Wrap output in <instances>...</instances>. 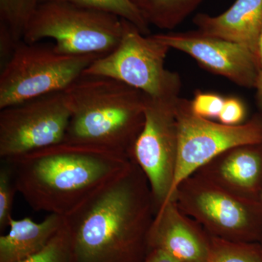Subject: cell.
<instances>
[{"label": "cell", "instance_id": "ac0fdd59", "mask_svg": "<svg viewBox=\"0 0 262 262\" xmlns=\"http://www.w3.org/2000/svg\"><path fill=\"white\" fill-rule=\"evenodd\" d=\"M67 2L116 15L135 25L144 35H150L149 25L132 0H40Z\"/></svg>", "mask_w": 262, "mask_h": 262}, {"label": "cell", "instance_id": "8fae6325", "mask_svg": "<svg viewBox=\"0 0 262 262\" xmlns=\"http://www.w3.org/2000/svg\"><path fill=\"white\" fill-rule=\"evenodd\" d=\"M170 49L187 53L201 67L246 89H254L261 72L257 55L242 45L196 31L151 34Z\"/></svg>", "mask_w": 262, "mask_h": 262}, {"label": "cell", "instance_id": "7a4b0ae2", "mask_svg": "<svg viewBox=\"0 0 262 262\" xmlns=\"http://www.w3.org/2000/svg\"><path fill=\"white\" fill-rule=\"evenodd\" d=\"M3 160L18 192L34 211L65 217L133 159L99 146L63 141Z\"/></svg>", "mask_w": 262, "mask_h": 262}, {"label": "cell", "instance_id": "8992f818", "mask_svg": "<svg viewBox=\"0 0 262 262\" xmlns=\"http://www.w3.org/2000/svg\"><path fill=\"white\" fill-rule=\"evenodd\" d=\"M98 58L62 54L53 45L20 41L1 67L0 110L64 91Z\"/></svg>", "mask_w": 262, "mask_h": 262}, {"label": "cell", "instance_id": "d4e9b609", "mask_svg": "<svg viewBox=\"0 0 262 262\" xmlns=\"http://www.w3.org/2000/svg\"><path fill=\"white\" fill-rule=\"evenodd\" d=\"M256 101L260 113H262V71L260 72L256 88Z\"/></svg>", "mask_w": 262, "mask_h": 262}, {"label": "cell", "instance_id": "30bf717a", "mask_svg": "<svg viewBox=\"0 0 262 262\" xmlns=\"http://www.w3.org/2000/svg\"><path fill=\"white\" fill-rule=\"evenodd\" d=\"M70 117L64 91L0 110V159L63 142Z\"/></svg>", "mask_w": 262, "mask_h": 262}, {"label": "cell", "instance_id": "cb8c5ba5", "mask_svg": "<svg viewBox=\"0 0 262 262\" xmlns=\"http://www.w3.org/2000/svg\"><path fill=\"white\" fill-rule=\"evenodd\" d=\"M143 262H179L159 250H151Z\"/></svg>", "mask_w": 262, "mask_h": 262}, {"label": "cell", "instance_id": "7402d4cb", "mask_svg": "<svg viewBox=\"0 0 262 262\" xmlns=\"http://www.w3.org/2000/svg\"><path fill=\"white\" fill-rule=\"evenodd\" d=\"M225 98L214 93L196 91L190 100L191 110L196 116L212 120L218 119Z\"/></svg>", "mask_w": 262, "mask_h": 262}, {"label": "cell", "instance_id": "2e32d148", "mask_svg": "<svg viewBox=\"0 0 262 262\" xmlns=\"http://www.w3.org/2000/svg\"><path fill=\"white\" fill-rule=\"evenodd\" d=\"M149 26L171 30L192 14L203 0H132Z\"/></svg>", "mask_w": 262, "mask_h": 262}, {"label": "cell", "instance_id": "7c38bea8", "mask_svg": "<svg viewBox=\"0 0 262 262\" xmlns=\"http://www.w3.org/2000/svg\"><path fill=\"white\" fill-rule=\"evenodd\" d=\"M212 237L170 200L160 207L148 233L149 251L159 250L179 262H206Z\"/></svg>", "mask_w": 262, "mask_h": 262}, {"label": "cell", "instance_id": "5b68a950", "mask_svg": "<svg viewBox=\"0 0 262 262\" xmlns=\"http://www.w3.org/2000/svg\"><path fill=\"white\" fill-rule=\"evenodd\" d=\"M171 200L211 237L261 243V201L236 195L196 173L179 183Z\"/></svg>", "mask_w": 262, "mask_h": 262}, {"label": "cell", "instance_id": "d6986e66", "mask_svg": "<svg viewBox=\"0 0 262 262\" xmlns=\"http://www.w3.org/2000/svg\"><path fill=\"white\" fill-rule=\"evenodd\" d=\"M206 262H262V245L212 237L211 253Z\"/></svg>", "mask_w": 262, "mask_h": 262}, {"label": "cell", "instance_id": "e0dca14e", "mask_svg": "<svg viewBox=\"0 0 262 262\" xmlns=\"http://www.w3.org/2000/svg\"><path fill=\"white\" fill-rule=\"evenodd\" d=\"M40 0H0V26L5 27L16 42L23 40L29 20Z\"/></svg>", "mask_w": 262, "mask_h": 262}, {"label": "cell", "instance_id": "ba28073f", "mask_svg": "<svg viewBox=\"0 0 262 262\" xmlns=\"http://www.w3.org/2000/svg\"><path fill=\"white\" fill-rule=\"evenodd\" d=\"M179 95H146L145 122L133 152V159L149 181L157 211L171 199L173 192L179 152L176 107Z\"/></svg>", "mask_w": 262, "mask_h": 262}, {"label": "cell", "instance_id": "4fadbf2b", "mask_svg": "<svg viewBox=\"0 0 262 262\" xmlns=\"http://www.w3.org/2000/svg\"><path fill=\"white\" fill-rule=\"evenodd\" d=\"M194 173L236 195L261 201L262 142L231 148Z\"/></svg>", "mask_w": 262, "mask_h": 262}, {"label": "cell", "instance_id": "603a6c76", "mask_svg": "<svg viewBox=\"0 0 262 262\" xmlns=\"http://www.w3.org/2000/svg\"><path fill=\"white\" fill-rule=\"evenodd\" d=\"M247 111L244 103L238 98H225L218 120L227 125H238L246 121Z\"/></svg>", "mask_w": 262, "mask_h": 262}, {"label": "cell", "instance_id": "484cf974", "mask_svg": "<svg viewBox=\"0 0 262 262\" xmlns=\"http://www.w3.org/2000/svg\"><path fill=\"white\" fill-rule=\"evenodd\" d=\"M257 55L260 68H261V71H262V34L260 36L259 39H258Z\"/></svg>", "mask_w": 262, "mask_h": 262}, {"label": "cell", "instance_id": "6da1fadb", "mask_svg": "<svg viewBox=\"0 0 262 262\" xmlns=\"http://www.w3.org/2000/svg\"><path fill=\"white\" fill-rule=\"evenodd\" d=\"M157 208L147 177L133 159L115 178L63 217L73 262H143Z\"/></svg>", "mask_w": 262, "mask_h": 262}, {"label": "cell", "instance_id": "52a82bcc", "mask_svg": "<svg viewBox=\"0 0 262 262\" xmlns=\"http://www.w3.org/2000/svg\"><path fill=\"white\" fill-rule=\"evenodd\" d=\"M121 40L113 51L95 60L84 75L103 76L121 81L152 98L180 94L182 80L165 67L170 48L150 35H144L123 19Z\"/></svg>", "mask_w": 262, "mask_h": 262}, {"label": "cell", "instance_id": "3957f363", "mask_svg": "<svg viewBox=\"0 0 262 262\" xmlns=\"http://www.w3.org/2000/svg\"><path fill=\"white\" fill-rule=\"evenodd\" d=\"M71 110L64 141L127 155L145 122L146 95L121 81L82 75L64 91Z\"/></svg>", "mask_w": 262, "mask_h": 262}, {"label": "cell", "instance_id": "9a60e30c", "mask_svg": "<svg viewBox=\"0 0 262 262\" xmlns=\"http://www.w3.org/2000/svg\"><path fill=\"white\" fill-rule=\"evenodd\" d=\"M63 225V217L49 214L36 223L29 217L10 221V231L0 237V262H20L42 251Z\"/></svg>", "mask_w": 262, "mask_h": 262}, {"label": "cell", "instance_id": "44dd1931", "mask_svg": "<svg viewBox=\"0 0 262 262\" xmlns=\"http://www.w3.org/2000/svg\"><path fill=\"white\" fill-rule=\"evenodd\" d=\"M18 192L9 165L1 160L0 164V229L9 226L15 193Z\"/></svg>", "mask_w": 262, "mask_h": 262}, {"label": "cell", "instance_id": "83f0119b", "mask_svg": "<svg viewBox=\"0 0 262 262\" xmlns=\"http://www.w3.org/2000/svg\"><path fill=\"white\" fill-rule=\"evenodd\" d=\"M261 34H262V32H261Z\"/></svg>", "mask_w": 262, "mask_h": 262}, {"label": "cell", "instance_id": "ffe728a7", "mask_svg": "<svg viewBox=\"0 0 262 262\" xmlns=\"http://www.w3.org/2000/svg\"><path fill=\"white\" fill-rule=\"evenodd\" d=\"M20 262H73L70 235L64 222L44 249Z\"/></svg>", "mask_w": 262, "mask_h": 262}, {"label": "cell", "instance_id": "4316f807", "mask_svg": "<svg viewBox=\"0 0 262 262\" xmlns=\"http://www.w3.org/2000/svg\"><path fill=\"white\" fill-rule=\"evenodd\" d=\"M261 203H262V194H261ZM261 244L262 245V241H261Z\"/></svg>", "mask_w": 262, "mask_h": 262}, {"label": "cell", "instance_id": "5bb4252c", "mask_svg": "<svg viewBox=\"0 0 262 262\" xmlns=\"http://www.w3.org/2000/svg\"><path fill=\"white\" fill-rule=\"evenodd\" d=\"M193 23L202 34L238 43L257 55L262 32V0H235L222 14L198 13Z\"/></svg>", "mask_w": 262, "mask_h": 262}, {"label": "cell", "instance_id": "277c9868", "mask_svg": "<svg viewBox=\"0 0 262 262\" xmlns=\"http://www.w3.org/2000/svg\"><path fill=\"white\" fill-rule=\"evenodd\" d=\"M123 32V19L116 15L67 2L48 1L38 5L23 41L33 44L51 39L62 54L103 57L118 46Z\"/></svg>", "mask_w": 262, "mask_h": 262}, {"label": "cell", "instance_id": "9c48e42d", "mask_svg": "<svg viewBox=\"0 0 262 262\" xmlns=\"http://www.w3.org/2000/svg\"><path fill=\"white\" fill-rule=\"evenodd\" d=\"M176 113L179 152L171 198L179 183L217 155L235 146L262 142L260 112L241 125H227L196 116L190 100L179 97Z\"/></svg>", "mask_w": 262, "mask_h": 262}]
</instances>
